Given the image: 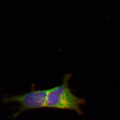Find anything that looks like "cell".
<instances>
[{"mask_svg": "<svg viewBox=\"0 0 120 120\" xmlns=\"http://www.w3.org/2000/svg\"><path fill=\"white\" fill-rule=\"evenodd\" d=\"M71 77V74L64 75L61 85L48 90L45 108L73 110L82 115L83 111L81 105L86 104V100L75 96L69 88Z\"/></svg>", "mask_w": 120, "mask_h": 120, "instance_id": "cell-1", "label": "cell"}, {"mask_svg": "<svg viewBox=\"0 0 120 120\" xmlns=\"http://www.w3.org/2000/svg\"><path fill=\"white\" fill-rule=\"evenodd\" d=\"M47 92L48 90H36L34 89L24 94L6 97L3 99V102L5 104H19L18 111L12 115L13 119H15L26 110L45 107Z\"/></svg>", "mask_w": 120, "mask_h": 120, "instance_id": "cell-2", "label": "cell"}]
</instances>
